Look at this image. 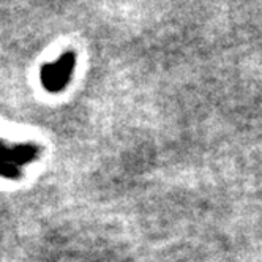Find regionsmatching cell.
<instances>
[{
    "mask_svg": "<svg viewBox=\"0 0 262 262\" xmlns=\"http://www.w3.org/2000/svg\"><path fill=\"white\" fill-rule=\"evenodd\" d=\"M40 147L35 144H7L0 141V177H21V167L38 158Z\"/></svg>",
    "mask_w": 262,
    "mask_h": 262,
    "instance_id": "1",
    "label": "cell"
},
{
    "mask_svg": "<svg viewBox=\"0 0 262 262\" xmlns=\"http://www.w3.org/2000/svg\"><path fill=\"white\" fill-rule=\"evenodd\" d=\"M74 67H76V55H74V52L73 51L63 52L57 60L41 67L40 71L41 85L49 93L62 92L71 81Z\"/></svg>",
    "mask_w": 262,
    "mask_h": 262,
    "instance_id": "2",
    "label": "cell"
}]
</instances>
